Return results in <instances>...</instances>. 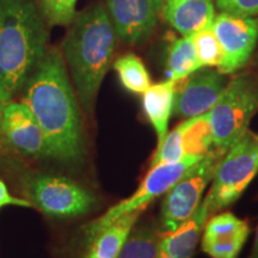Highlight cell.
<instances>
[{
  "mask_svg": "<svg viewBox=\"0 0 258 258\" xmlns=\"http://www.w3.org/2000/svg\"><path fill=\"white\" fill-rule=\"evenodd\" d=\"M105 3L117 37L133 46L146 41L156 29L164 0H105Z\"/></svg>",
  "mask_w": 258,
  "mask_h": 258,
  "instance_id": "obj_10",
  "label": "cell"
},
{
  "mask_svg": "<svg viewBox=\"0 0 258 258\" xmlns=\"http://www.w3.org/2000/svg\"><path fill=\"white\" fill-rule=\"evenodd\" d=\"M23 89L22 102L40 123L49 157L63 163L82 160L85 144L80 104L59 48L48 47Z\"/></svg>",
  "mask_w": 258,
  "mask_h": 258,
  "instance_id": "obj_1",
  "label": "cell"
},
{
  "mask_svg": "<svg viewBox=\"0 0 258 258\" xmlns=\"http://www.w3.org/2000/svg\"><path fill=\"white\" fill-rule=\"evenodd\" d=\"M200 160L201 158L186 157L178 163L161 164V165L150 167V171L137 191L131 198L118 202L116 206H112L106 211L105 214L85 226V233L91 239L96 233L123 215L129 213L143 212L151 202L169 191L182 178L186 171Z\"/></svg>",
  "mask_w": 258,
  "mask_h": 258,
  "instance_id": "obj_8",
  "label": "cell"
},
{
  "mask_svg": "<svg viewBox=\"0 0 258 258\" xmlns=\"http://www.w3.org/2000/svg\"><path fill=\"white\" fill-rule=\"evenodd\" d=\"M47 24L69 27L77 16L78 0H35Z\"/></svg>",
  "mask_w": 258,
  "mask_h": 258,
  "instance_id": "obj_22",
  "label": "cell"
},
{
  "mask_svg": "<svg viewBox=\"0 0 258 258\" xmlns=\"http://www.w3.org/2000/svg\"><path fill=\"white\" fill-rule=\"evenodd\" d=\"M23 188L34 208L49 217H80L96 205L91 191L66 177L34 173L25 176Z\"/></svg>",
  "mask_w": 258,
  "mask_h": 258,
  "instance_id": "obj_6",
  "label": "cell"
},
{
  "mask_svg": "<svg viewBox=\"0 0 258 258\" xmlns=\"http://www.w3.org/2000/svg\"><path fill=\"white\" fill-rule=\"evenodd\" d=\"M114 70L122 86L129 92L143 95L152 85L150 73L143 60L133 53L117 57L114 62Z\"/></svg>",
  "mask_w": 258,
  "mask_h": 258,
  "instance_id": "obj_19",
  "label": "cell"
},
{
  "mask_svg": "<svg viewBox=\"0 0 258 258\" xmlns=\"http://www.w3.org/2000/svg\"><path fill=\"white\" fill-rule=\"evenodd\" d=\"M258 173V137L247 131L219 161L205 206L209 215L230 207Z\"/></svg>",
  "mask_w": 258,
  "mask_h": 258,
  "instance_id": "obj_5",
  "label": "cell"
},
{
  "mask_svg": "<svg viewBox=\"0 0 258 258\" xmlns=\"http://www.w3.org/2000/svg\"><path fill=\"white\" fill-rule=\"evenodd\" d=\"M208 218V209L202 203L177 230L161 233L158 251L172 258H191Z\"/></svg>",
  "mask_w": 258,
  "mask_h": 258,
  "instance_id": "obj_15",
  "label": "cell"
},
{
  "mask_svg": "<svg viewBox=\"0 0 258 258\" xmlns=\"http://www.w3.org/2000/svg\"><path fill=\"white\" fill-rule=\"evenodd\" d=\"M177 83L166 80L153 84L143 93V108L157 134L159 147L169 131V121L175 109Z\"/></svg>",
  "mask_w": 258,
  "mask_h": 258,
  "instance_id": "obj_16",
  "label": "cell"
},
{
  "mask_svg": "<svg viewBox=\"0 0 258 258\" xmlns=\"http://www.w3.org/2000/svg\"><path fill=\"white\" fill-rule=\"evenodd\" d=\"M157 258H172L170 256H167V254L160 252V251H158V254H157Z\"/></svg>",
  "mask_w": 258,
  "mask_h": 258,
  "instance_id": "obj_27",
  "label": "cell"
},
{
  "mask_svg": "<svg viewBox=\"0 0 258 258\" xmlns=\"http://www.w3.org/2000/svg\"><path fill=\"white\" fill-rule=\"evenodd\" d=\"M252 253L258 254V226H257V230H256V235H254L253 246H252Z\"/></svg>",
  "mask_w": 258,
  "mask_h": 258,
  "instance_id": "obj_26",
  "label": "cell"
},
{
  "mask_svg": "<svg viewBox=\"0 0 258 258\" xmlns=\"http://www.w3.org/2000/svg\"><path fill=\"white\" fill-rule=\"evenodd\" d=\"M177 86L175 115L180 118L195 117L209 112L217 104L227 85L220 71L203 69L196 71Z\"/></svg>",
  "mask_w": 258,
  "mask_h": 258,
  "instance_id": "obj_12",
  "label": "cell"
},
{
  "mask_svg": "<svg viewBox=\"0 0 258 258\" xmlns=\"http://www.w3.org/2000/svg\"><path fill=\"white\" fill-rule=\"evenodd\" d=\"M167 76L171 82L179 83L190 74L203 69L200 63L191 36H183L171 44L167 55Z\"/></svg>",
  "mask_w": 258,
  "mask_h": 258,
  "instance_id": "obj_18",
  "label": "cell"
},
{
  "mask_svg": "<svg viewBox=\"0 0 258 258\" xmlns=\"http://www.w3.org/2000/svg\"><path fill=\"white\" fill-rule=\"evenodd\" d=\"M47 25L35 0H0V88L11 97L46 54Z\"/></svg>",
  "mask_w": 258,
  "mask_h": 258,
  "instance_id": "obj_3",
  "label": "cell"
},
{
  "mask_svg": "<svg viewBox=\"0 0 258 258\" xmlns=\"http://www.w3.org/2000/svg\"><path fill=\"white\" fill-rule=\"evenodd\" d=\"M250 234L247 222L225 212L208 219L203 227L202 250L212 258H237Z\"/></svg>",
  "mask_w": 258,
  "mask_h": 258,
  "instance_id": "obj_13",
  "label": "cell"
},
{
  "mask_svg": "<svg viewBox=\"0 0 258 258\" xmlns=\"http://www.w3.org/2000/svg\"><path fill=\"white\" fill-rule=\"evenodd\" d=\"M258 112V77L243 73L227 83L214 108L209 111L213 147L227 152L249 131Z\"/></svg>",
  "mask_w": 258,
  "mask_h": 258,
  "instance_id": "obj_4",
  "label": "cell"
},
{
  "mask_svg": "<svg viewBox=\"0 0 258 258\" xmlns=\"http://www.w3.org/2000/svg\"><path fill=\"white\" fill-rule=\"evenodd\" d=\"M141 212L129 213L117 219L91 238L86 258H116L140 218Z\"/></svg>",
  "mask_w": 258,
  "mask_h": 258,
  "instance_id": "obj_17",
  "label": "cell"
},
{
  "mask_svg": "<svg viewBox=\"0 0 258 258\" xmlns=\"http://www.w3.org/2000/svg\"><path fill=\"white\" fill-rule=\"evenodd\" d=\"M217 6L227 14L245 17L258 16V0H217Z\"/></svg>",
  "mask_w": 258,
  "mask_h": 258,
  "instance_id": "obj_23",
  "label": "cell"
},
{
  "mask_svg": "<svg viewBox=\"0 0 258 258\" xmlns=\"http://www.w3.org/2000/svg\"><path fill=\"white\" fill-rule=\"evenodd\" d=\"M5 206H16V207H23V208H34L32 203L29 200L19 199L12 196L9 192L8 188L4 184L3 180H0V209Z\"/></svg>",
  "mask_w": 258,
  "mask_h": 258,
  "instance_id": "obj_24",
  "label": "cell"
},
{
  "mask_svg": "<svg viewBox=\"0 0 258 258\" xmlns=\"http://www.w3.org/2000/svg\"><path fill=\"white\" fill-rule=\"evenodd\" d=\"M196 54L202 67H220L222 62V49L215 36L213 27L191 35Z\"/></svg>",
  "mask_w": 258,
  "mask_h": 258,
  "instance_id": "obj_21",
  "label": "cell"
},
{
  "mask_svg": "<svg viewBox=\"0 0 258 258\" xmlns=\"http://www.w3.org/2000/svg\"><path fill=\"white\" fill-rule=\"evenodd\" d=\"M61 53L83 111L92 116L99 89L112 63L117 34L101 3L77 14Z\"/></svg>",
  "mask_w": 258,
  "mask_h": 258,
  "instance_id": "obj_2",
  "label": "cell"
},
{
  "mask_svg": "<svg viewBox=\"0 0 258 258\" xmlns=\"http://www.w3.org/2000/svg\"><path fill=\"white\" fill-rule=\"evenodd\" d=\"M0 135L10 148L25 157H49L43 131L23 102L10 101L0 120Z\"/></svg>",
  "mask_w": 258,
  "mask_h": 258,
  "instance_id": "obj_11",
  "label": "cell"
},
{
  "mask_svg": "<svg viewBox=\"0 0 258 258\" xmlns=\"http://www.w3.org/2000/svg\"><path fill=\"white\" fill-rule=\"evenodd\" d=\"M250 258H258V254H256V253H251Z\"/></svg>",
  "mask_w": 258,
  "mask_h": 258,
  "instance_id": "obj_28",
  "label": "cell"
},
{
  "mask_svg": "<svg viewBox=\"0 0 258 258\" xmlns=\"http://www.w3.org/2000/svg\"><path fill=\"white\" fill-rule=\"evenodd\" d=\"M161 15L182 36H191L213 27L215 8L213 0H164Z\"/></svg>",
  "mask_w": 258,
  "mask_h": 258,
  "instance_id": "obj_14",
  "label": "cell"
},
{
  "mask_svg": "<svg viewBox=\"0 0 258 258\" xmlns=\"http://www.w3.org/2000/svg\"><path fill=\"white\" fill-rule=\"evenodd\" d=\"M213 30L222 49L219 71L232 74L249 62L258 42V18L221 12L215 16Z\"/></svg>",
  "mask_w": 258,
  "mask_h": 258,
  "instance_id": "obj_9",
  "label": "cell"
},
{
  "mask_svg": "<svg viewBox=\"0 0 258 258\" xmlns=\"http://www.w3.org/2000/svg\"><path fill=\"white\" fill-rule=\"evenodd\" d=\"M224 154L217 148H213L165 194L160 212L163 233L177 230L199 208L203 192L213 179Z\"/></svg>",
  "mask_w": 258,
  "mask_h": 258,
  "instance_id": "obj_7",
  "label": "cell"
},
{
  "mask_svg": "<svg viewBox=\"0 0 258 258\" xmlns=\"http://www.w3.org/2000/svg\"><path fill=\"white\" fill-rule=\"evenodd\" d=\"M256 62H257V64H258V54H257V56H256Z\"/></svg>",
  "mask_w": 258,
  "mask_h": 258,
  "instance_id": "obj_29",
  "label": "cell"
},
{
  "mask_svg": "<svg viewBox=\"0 0 258 258\" xmlns=\"http://www.w3.org/2000/svg\"><path fill=\"white\" fill-rule=\"evenodd\" d=\"M10 101H11V96H10L9 93L5 91V90H3L2 88H0V120H2L3 110H4L5 105L8 104Z\"/></svg>",
  "mask_w": 258,
  "mask_h": 258,
  "instance_id": "obj_25",
  "label": "cell"
},
{
  "mask_svg": "<svg viewBox=\"0 0 258 258\" xmlns=\"http://www.w3.org/2000/svg\"><path fill=\"white\" fill-rule=\"evenodd\" d=\"M161 233L153 225L132 230L116 258H157Z\"/></svg>",
  "mask_w": 258,
  "mask_h": 258,
  "instance_id": "obj_20",
  "label": "cell"
}]
</instances>
